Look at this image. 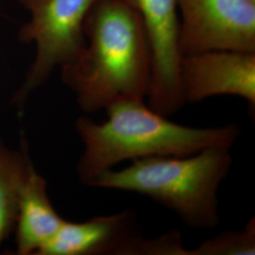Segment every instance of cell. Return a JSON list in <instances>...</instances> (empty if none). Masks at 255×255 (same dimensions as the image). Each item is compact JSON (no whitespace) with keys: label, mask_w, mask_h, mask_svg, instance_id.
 Here are the masks:
<instances>
[{"label":"cell","mask_w":255,"mask_h":255,"mask_svg":"<svg viewBox=\"0 0 255 255\" xmlns=\"http://www.w3.org/2000/svg\"><path fill=\"white\" fill-rule=\"evenodd\" d=\"M182 56L255 52V0H178Z\"/></svg>","instance_id":"obj_5"},{"label":"cell","mask_w":255,"mask_h":255,"mask_svg":"<svg viewBox=\"0 0 255 255\" xmlns=\"http://www.w3.org/2000/svg\"><path fill=\"white\" fill-rule=\"evenodd\" d=\"M21 143L12 149L0 136V246L14 231L21 192L34 166L24 137Z\"/></svg>","instance_id":"obj_10"},{"label":"cell","mask_w":255,"mask_h":255,"mask_svg":"<svg viewBox=\"0 0 255 255\" xmlns=\"http://www.w3.org/2000/svg\"><path fill=\"white\" fill-rule=\"evenodd\" d=\"M105 111L108 117L103 122L81 117L75 123L83 145L76 172L86 186L124 161L188 156L215 146L232 148L241 133L236 123L219 127L183 126L140 100L116 101Z\"/></svg>","instance_id":"obj_2"},{"label":"cell","mask_w":255,"mask_h":255,"mask_svg":"<svg viewBox=\"0 0 255 255\" xmlns=\"http://www.w3.org/2000/svg\"><path fill=\"white\" fill-rule=\"evenodd\" d=\"M255 219L253 217L245 227L237 231L223 232L203 241L190 250L189 255H255Z\"/></svg>","instance_id":"obj_11"},{"label":"cell","mask_w":255,"mask_h":255,"mask_svg":"<svg viewBox=\"0 0 255 255\" xmlns=\"http://www.w3.org/2000/svg\"><path fill=\"white\" fill-rule=\"evenodd\" d=\"M98 0H20L29 18L20 29L21 42L35 46V56L25 81L11 102L22 111L29 96L57 68L70 64L85 44L84 24Z\"/></svg>","instance_id":"obj_4"},{"label":"cell","mask_w":255,"mask_h":255,"mask_svg":"<svg viewBox=\"0 0 255 255\" xmlns=\"http://www.w3.org/2000/svg\"><path fill=\"white\" fill-rule=\"evenodd\" d=\"M142 21L151 58V81L146 101L149 108L164 117L185 105L180 69V16L178 0H126Z\"/></svg>","instance_id":"obj_6"},{"label":"cell","mask_w":255,"mask_h":255,"mask_svg":"<svg viewBox=\"0 0 255 255\" xmlns=\"http://www.w3.org/2000/svg\"><path fill=\"white\" fill-rule=\"evenodd\" d=\"M182 235L169 231L160 237L147 238L137 234L122 247L119 255H189Z\"/></svg>","instance_id":"obj_12"},{"label":"cell","mask_w":255,"mask_h":255,"mask_svg":"<svg viewBox=\"0 0 255 255\" xmlns=\"http://www.w3.org/2000/svg\"><path fill=\"white\" fill-rule=\"evenodd\" d=\"M180 81L185 103L233 96L255 112V52L207 51L182 56Z\"/></svg>","instance_id":"obj_7"},{"label":"cell","mask_w":255,"mask_h":255,"mask_svg":"<svg viewBox=\"0 0 255 255\" xmlns=\"http://www.w3.org/2000/svg\"><path fill=\"white\" fill-rule=\"evenodd\" d=\"M64 220L49 200L46 179L33 166L19 200L14 227L16 242L14 255H36L54 237Z\"/></svg>","instance_id":"obj_9"},{"label":"cell","mask_w":255,"mask_h":255,"mask_svg":"<svg viewBox=\"0 0 255 255\" xmlns=\"http://www.w3.org/2000/svg\"></svg>","instance_id":"obj_13"},{"label":"cell","mask_w":255,"mask_h":255,"mask_svg":"<svg viewBox=\"0 0 255 255\" xmlns=\"http://www.w3.org/2000/svg\"><path fill=\"white\" fill-rule=\"evenodd\" d=\"M233 164L231 148L215 146L188 156H155L101 174L90 187L145 196L195 230L219 225V189Z\"/></svg>","instance_id":"obj_3"},{"label":"cell","mask_w":255,"mask_h":255,"mask_svg":"<svg viewBox=\"0 0 255 255\" xmlns=\"http://www.w3.org/2000/svg\"><path fill=\"white\" fill-rule=\"evenodd\" d=\"M82 52L62 70L82 112L105 110L121 100L146 101L151 58L136 10L126 0H98L84 24Z\"/></svg>","instance_id":"obj_1"},{"label":"cell","mask_w":255,"mask_h":255,"mask_svg":"<svg viewBox=\"0 0 255 255\" xmlns=\"http://www.w3.org/2000/svg\"><path fill=\"white\" fill-rule=\"evenodd\" d=\"M137 234V214L130 209L82 222L64 220L36 255H119Z\"/></svg>","instance_id":"obj_8"}]
</instances>
